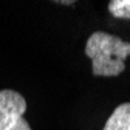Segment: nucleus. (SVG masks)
Wrapping results in <instances>:
<instances>
[{
  "mask_svg": "<svg viewBox=\"0 0 130 130\" xmlns=\"http://www.w3.org/2000/svg\"><path fill=\"white\" fill-rule=\"evenodd\" d=\"M85 54L91 59V73L94 76L116 77L125 70L130 43L110 32L94 31L87 39Z\"/></svg>",
  "mask_w": 130,
  "mask_h": 130,
  "instance_id": "obj_1",
  "label": "nucleus"
},
{
  "mask_svg": "<svg viewBox=\"0 0 130 130\" xmlns=\"http://www.w3.org/2000/svg\"><path fill=\"white\" fill-rule=\"evenodd\" d=\"M25 111L26 101L19 91L0 90V130H31Z\"/></svg>",
  "mask_w": 130,
  "mask_h": 130,
  "instance_id": "obj_2",
  "label": "nucleus"
},
{
  "mask_svg": "<svg viewBox=\"0 0 130 130\" xmlns=\"http://www.w3.org/2000/svg\"><path fill=\"white\" fill-rule=\"evenodd\" d=\"M102 130H130V102L119 104L113 110Z\"/></svg>",
  "mask_w": 130,
  "mask_h": 130,
  "instance_id": "obj_3",
  "label": "nucleus"
},
{
  "mask_svg": "<svg viewBox=\"0 0 130 130\" xmlns=\"http://www.w3.org/2000/svg\"><path fill=\"white\" fill-rule=\"evenodd\" d=\"M108 11L116 19L130 20V0H111L108 3Z\"/></svg>",
  "mask_w": 130,
  "mask_h": 130,
  "instance_id": "obj_4",
  "label": "nucleus"
}]
</instances>
